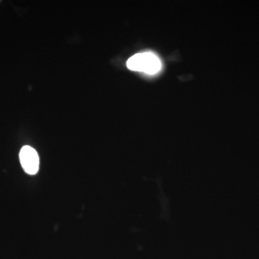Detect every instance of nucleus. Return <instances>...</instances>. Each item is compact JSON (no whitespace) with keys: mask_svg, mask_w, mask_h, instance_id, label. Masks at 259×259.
I'll return each instance as SVG.
<instances>
[{"mask_svg":"<svg viewBox=\"0 0 259 259\" xmlns=\"http://www.w3.org/2000/svg\"><path fill=\"white\" fill-rule=\"evenodd\" d=\"M127 66L132 71L153 75L161 71V61L152 53H141L130 58L127 61Z\"/></svg>","mask_w":259,"mask_h":259,"instance_id":"f257e3e1","label":"nucleus"},{"mask_svg":"<svg viewBox=\"0 0 259 259\" xmlns=\"http://www.w3.org/2000/svg\"><path fill=\"white\" fill-rule=\"evenodd\" d=\"M20 161L24 171L28 175H34L38 171V155L33 148L28 146L22 148L20 152Z\"/></svg>","mask_w":259,"mask_h":259,"instance_id":"f03ea898","label":"nucleus"}]
</instances>
